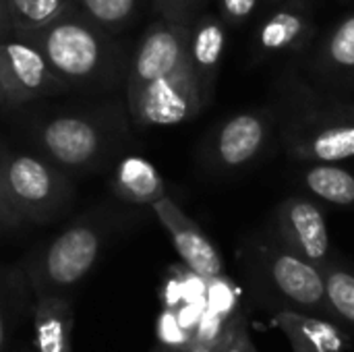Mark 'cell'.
Returning a JSON list of instances; mask_svg holds the SVG:
<instances>
[{
  "label": "cell",
  "instance_id": "1",
  "mask_svg": "<svg viewBox=\"0 0 354 352\" xmlns=\"http://www.w3.org/2000/svg\"><path fill=\"white\" fill-rule=\"evenodd\" d=\"M191 23L158 19L145 31L127 71V106L139 127H172L203 108L189 56Z\"/></svg>",
  "mask_w": 354,
  "mask_h": 352
},
{
  "label": "cell",
  "instance_id": "2",
  "mask_svg": "<svg viewBox=\"0 0 354 352\" xmlns=\"http://www.w3.org/2000/svg\"><path fill=\"white\" fill-rule=\"evenodd\" d=\"M17 39L33 44L66 87H106L122 68V50L114 35L73 4L46 27Z\"/></svg>",
  "mask_w": 354,
  "mask_h": 352
},
{
  "label": "cell",
  "instance_id": "3",
  "mask_svg": "<svg viewBox=\"0 0 354 352\" xmlns=\"http://www.w3.org/2000/svg\"><path fill=\"white\" fill-rule=\"evenodd\" d=\"M110 230L104 216H85L71 222L27 261L25 272L33 295H68L81 284L102 257Z\"/></svg>",
  "mask_w": 354,
  "mask_h": 352
},
{
  "label": "cell",
  "instance_id": "4",
  "mask_svg": "<svg viewBox=\"0 0 354 352\" xmlns=\"http://www.w3.org/2000/svg\"><path fill=\"white\" fill-rule=\"evenodd\" d=\"M116 118L106 112L56 114L35 127L33 139L39 156L60 170L85 172L104 164L114 151Z\"/></svg>",
  "mask_w": 354,
  "mask_h": 352
},
{
  "label": "cell",
  "instance_id": "5",
  "mask_svg": "<svg viewBox=\"0 0 354 352\" xmlns=\"http://www.w3.org/2000/svg\"><path fill=\"white\" fill-rule=\"evenodd\" d=\"M2 172L8 201L21 224H48L73 199V185L64 170L44 156L2 154Z\"/></svg>",
  "mask_w": 354,
  "mask_h": 352
},
{
  "label": "cell",
  "instance_id": "6",
  "mask_svg": "<svg viewBox=\"0 0 354 352\" xmlns=\"http://www.w3.org/2000/svg\"><path fill=\"white\" fill-rule=\"evenodd\" d=\"M282 139L288 156L301 162L354 158V104H315L290 118Z\"/></svg>",
  "mask_w": 354,
  "mask_h": 352
},
{
  "label": "cell",
  "instance_id": "7",
  "mask_svg": "<svg viewBox=\"0 0 354 352\" xmlns=\"http://www.w3.org/2000/svg\"><path fill=\"white\" fill-rule=\"evenodd\" d=\"M263 266L270 282L288 303L317 317H334L326 299L322 268L290 251L282 241L266 249Z\"/></svg>",
  "mask_w": 354,
  "mask_h": 352
},
{
  "label": "cell",
  "instance_id": "8",
  "mask_svg": "<svg viewBox=\"0 0 354 352\" xmlns=\"http://www.w3.org/2000/svg\"><path fill=\"white\" fill-rule=\"evenodd\" d=\"M0 87L12 106H23L66 89L50 71L41 52L25 39L0 41Z\"/></svg>",
  "mask_w": 354,
  "mask_h": 352
},
{
  "label": "cell",
  "instance_id": "9",
  "mask_svg": "<svg viewBox=\"0 0 354 352\" xmlns=\"http://www.w3.org/2000/svg\"><path fill=\"white\" fill-rule=\"evenodd\" d=\"M272 118L263 110L232 114L216 127L207 143V160L218 170H241L251 166L268 147Z\"/></svg>",
  "mask_w": 354,
  "mask_h": 352
},
{
  "label": "cell",
  "instance_id": "10",
  "mask_svg": "<svg viewBox=\"0 0 354 352\" xmlns=\"http://www.w3.org/2000/svg\"><path fill=\"white\" fill-rule=\"evenodd\" d=\"M276 226L280 241L317 268L328 266L330 259V232L326 214L307 197H286L276 210Z\"/></svg>",
  "mask_w": 354,
  "mask_h": 352
},
{
  "label": "cell",
  "instance_id": "11",
  "mask_svg": "<svg viewBox=\"0 0 354 352\" xmlns=\"http://www.w3.org/2000/svg\"><path fill=\"white\" fill-rule=\"evenodd\" d=\"M151 210L158 216L164 230L168 232L185 266L203 280H220L224 274L222 257L214 243L207 239V234L199 228V224L193 218H189L178 207V203L168 195L160 197L151 205Z\"/></svg>",
  "mask_w": 354,
  "mask_h": 352
},
{
  "label": "cell",
  "instance_id": "12",
  "mask_svg": "<svg viewBox=\"0 0 354 352\" xmlns=\"http://www.w3.org/2000/svg\"><path fill=\"white\" fill-rule=\"evenodd\" d=\"M224 50H226V29H224V21L218 15H201L199 19L191 21L189 56L205 106L212 102Z\"/></svg>",
  "mask_w": 354,
  "mask_h": 352
},
{
  "label": "cell",
  "instance_id": "13",
  "mask_svg": "<svg viewBox=\"0 0 354 352\" xmlns=\"http://www.w3.org/2000/svg\"><path fill=\"white\" fill-rule=\"evenodd\" d=\"M276 324L286 334L292 352H344L351 346L344 330L317 315L286 309L276 315Z\"/></svg>",
  "mask_w": 354,
  "mask_h": 352
},
{
  "label": "cell",
  "instance_id": "14",
  "mask_svg": "<svg viewBox=\"0 0 354 352\" xmlns=\"http://www.w3.org/2000/svg\"><path fill=\"white\" fill-rule=\"evenodd\" d=\"M33 309L35 351L73 352L75 311L68 295L37 293Z\"/></svg>",
  "mask_w": 354,
  "mask_h": 352
},
{
  "label": "cell",
  "instance_id": "15",
  "mask_svg": "<svg viewBox=\"0 0 354 352\" xmlns=\"http://www.w3.org/2000/svg\"><path fill=\"white\" fill-rule=\"evenodd\" d=\"M112 189L118 199L133 205H153L166 193V183L147 160L139 156L124 158L112 178Z\"/></svg>",
  "mask_w": 354,
  "mask_h": 352
},
{
  "label": "cell",
  "instance_id": "16",
  "mask_svg": "<svg viewBox=\"0 0 354 352\" xmlns=\"http://www.w3.org/2000/svg\"><path fill=\"white\" fill-rule=\"evenodd\" d=\"M311 19L301 6L272 12L257 29V48L263 54H280L301 48L311 35Z\"/></svg>",
  "mask_w": 354,
  "mask_h": 352
},
{
  "label": "cell",
  "instance_id": "17",
  "mask_svg": "<svg viewBox=\"0 0 354 352\" xmlns=\"http://www.w3.org/2000/svg\"><path fill=\"white\" fill-rule=\"evenodd\" d=\"M303 185L334 205H354V174L338 162H315L303 172Z\"/></svg>",
  "mask_w": 354,
  "mask_h": 352
},
{
  "label": "cell",
  "instance_id": "18",
  "mask_svg": "<svg viewBox=\"0 0 354 352\" xmlns=\"http://www.w3.org/2000/svg\"><path fill=\"white\" fill-rule=\"evenodd\" d=\"M71 4L112 35L127 29L141 8V0H71Z\"/></svg>",
  "mask_w": 354,
  "mask_h": 352
},
{
  "label": "cell",
  "instance_id": "19",
  "mask_svg": "<svg viewBox=\"0 0 354 352\" xmlns=\"http://www.w3.org/2000/svg\"><path fill=\"white\" fill-rule=\"evenodd\" d=\"M6 6L15 37H23L58 19L71 6V0H6Z\"/></svg>",
  "mask_w": 354,
  "mask_h": 352
},
{
  "label": "cell",
  "instance_id": "20",
  "mask_svg": "<svg viewBox=\"0 0 354 352\" xmlns=\"http://www.w3.org/2000/svg\"><path fill=\"white\" fill-rule=\"evenodd\" d=\"M322 272L332 315L354 332V274L332 261Z\"/></svg>",
  "mask_w": 354,
  "mask_h": 352
},
{
  "label": "cell",
  "instance_id": "21",
  "mask_svg": "<svg viewBox=\"0 0 354 352\" xmlns=\"http://www.w3.org/2000/svg\"><path fill=\"white\" fill-rule=\"evenodd\" d=\"M317 60L332 73H354V15L340 21L324 39Z\"/></svg>",
  "mask_w": 354,
  "mask_h": 352
},
{
  "label": "cell",
  "instance_id": "22",
  "mask_svg": "<svg viewBox=\"0 0 354 352\" xmlns=\"http://www.w3.org/2000/svg\"><path fill=\"white\" fill-rule=\"evenodd\" d=\"M199 0H153V10L160 19L174 23H191V15Z\"/></svg>",
  "mask_w": 354,
  "mask_h": 352
},
{
  "label": "cell",
  "instance_id": "23",
  "mask_svg": "<svg viewBox=\"0 0 354 352\" xmlns=\"http://www.w3.org/2000/svg\"><path fill=\"white\" fill-rule=\"evenodd\" d=\"M266 0H220L222 21L228 25H241L257 10V6Z\"/></svg>",
  "mask_w": 354,
  "mask_h": 352
},
{
  "label": "cell",
  "instance_id": "24",
  "mask_svg": "<svg viewBox=\"0 0 354 352\" xmlns=\"http://www.w3.org/2000/svg\"><path fill=\"white\" fill-rule=\"evenodd\" d=\"M241 315H236V317H232V319H228L226 322V326H224V332H222V336L218 338V340H214V342H191L185 352H222V349L230 342V338L234 336V332H236V328H239V324H241Z\"/></svg>",
  "mask_w": 354,
  "mask_h": 352
},
{
  "label": "cell",
  "instance_id": "25",
  "mask_svg": "<svg viewBox=\"0 0 354 352\" xmlns=\"http://www.w3.org/2000/svg\"><path fill=\"white\" fill-rule=\"evenodd\" d=\"M2 154L0 151V224L4 228H15L21 226V220L17 218L10 201H8V193H6V185H4V172H2Z\"/></svg>",
  "mask_w": 354,
  "mask_h": 352
},
{
  "label": "cell",
  "instance_id": "26",
  "mask_svg": "<svg viewBox=\"0 0 354 352\" xmlns=\"http://www.w3.org/2000/svg\"><path fill=\"white\" fill-rule=\"evenodd\" d=\"M253 342L249 338V332H247V326H245V319H241L234 336L230 338V342L222 349V352H253Z\"/></svg>",
  "mask_w": 354,
  "mask_h": 352
},
{
  "label": "cell",
  "instance_id": "27",
  "mask_svg": "<svg viewBox=\"0 0 354 352\" xmlns=\"http://www.w3.org/2000/svg\"><path fill=\"white\" fill-rule=\"evenodd\" d=\"M10 301L6 293L0 288V352H4L6 342H8V332H10Z\"/></svg>",
  "mask_w": 354,
  "mask_h": 352
},
{
  "label": "cell",
  "instance_id": "28",
  "mask_svg": "<svg viewBox=\"0 0 354 352\" xmlns=\"http://www.w3.org/2000/svg\"><path fill=\"white\" fill-rule=\"evenodd\" d=\"M12 35H15V29H12L10 17H8V6H6V0H0V41H4V39H10Z\"/></svg>",
  "mask_w": 354,
  "mask_h": 352
},
{
  "label": "cell",
  "instance_id": "29",
  "mask_svg": "<svg viewBox=\"0 0 354 352\" xmlns=\"http://www.w3.org/2000/svg\"><path fill=\"white\" fill-rule=\"evenodd\" d=\"M151 352H178V351H174V349H170V346H166V344H160V346H156Z\"/></svg>",
  "mask_w": 354,
  "mask_h": 352
},
{
  "label": "cell",
  "instance_id": "30",
  "mask_svg": "<svg viewBox=\"0 0 354 352\" xmlns=\"http://www.w3.org/2000/svg\"><path fill=\"white\" fill-rule=\"evenodd\" d=\"M8 102H6V95H4V91H2V87H0V106H6Z\"/></svg>",
  "mask_w": 354,
  "mask_h": 352
},
{
  "label": "cell",
  "instance_id": "31",
  "mask_svg": "<svg viewBox=\"0 0 354 352\" xmlns=\"http://www.w3.org/2000/svg\"><path fill=\"white\" fill-rule=\"evenodd\" d=\"M266 2H282V0H266Z\"/></svg>",
  "mask_w": 354,
  "mask_h": 352
},
{
  "label": "cell",
  "instance_id": "32",
  "mask_svg": "<svg viewBox=\"0 0 354 352\" xmlns=\"http://www.w3.org/2000/svg\"><path fill=\"white\" fill-rule=\"evenodd\" d=\"M253 352H259V351H257V349H253Z\"/></svg>",
  "mask_w": 354,
  "mask_h": 352
},
{
  "label": "cell",
  "instance_id": "33",
  "mask_svg": "<svg viewBox=\"0 0 354 352\" xmlns=\"http://www.w3.org/2000/svg\"><path fill=\"white\" fill-rule=\"evenodd\" d=\"M0 228H4V226H2V224H0Z\"/></svg>",
  "mask_w": 354,
  "mask_h": 352
}]
</instances>
